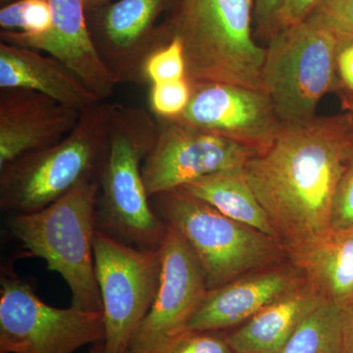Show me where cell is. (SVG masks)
<instances>
[{
  "mask_svg": "<svg viewBox=\"0 0 353 353\" xmlns=\"http://www.w3.org/2000/svg\"><path fill=\"white\" fill-rule=\"evenodd\" d=\"M353 145V113L283 124L245 165L248 185L288 248L331 230L334 194Z\"/></svg>",
  "mask_w": 353,
  "mask_h": 353,
  "instance_id": "obj_1",
  "label": "cell"
},
{
  "mask_svg": "<svg viewBox=\"0 0 353 353\" xmlns=\"http://www.w3.org/2000/svg\"><path fill=\"white\" fill-rule=\"evenodd\" d=\"M158 134L145 109L116 104L108 153L97 176V230L143 250H159L166 224L153 211L143 164Z\"/></svg>",
  "mask_w": 353,
  "mask_h": 353,
  "instance_id": "obj_2",
  "label": "cell"
},
{
  "mask_svg": "<svg viewBox=\"0 0 353 353\" xmlns=\"http://www.w3.org/2000/svg\"><path fill=\"white\" fill-rule=\"evenodd\" d=\"M253 7L254 0H178L168 22L182 41L190 83L264 90L266 50L252 37Z\"/></svg>",
  "mask_w": 353,
  "mask_h": 353,
  "instance_id": "obj_3",
  "label": "cell"
},
{
  "mask_svg": "<svg viewBox=\"0 0 353 353\" xmlns=\"http://www.w3.org/2000/svg\"><path fill=\"white\" fill-rule=\"evenodd\" d=\"M97 196V181H87L41 210L15 213L8 220L25 250L64 279L72 306L92 312H102L94 252Z\"/></svg>",
  "mask_w": 353,
  "mask_h": 353,
  "instance_id": "obj_4",
  "label": "cell"
},
{
  "mask_svg": "<svg viewBox=\"0 0 353 353\" xmlns=\"http://www.w3.org/2000/svg\"><path fill=\"white\" fill-rule=\"evenodd\" d=\"M116 104L102 101L88 108L57 145L0 169V208L14 214L36 212L79 183L97 181L108 153Z\"/></svg>",
  "mask_w": 353,
  "mask_h": 353,
  "instance_id": "obj_5",
  "label": "cell"
},
{
  "mask_svg": "<svg viewBox=\"0 0 353 353\" xmlns=\"http://www.w3.org/2000/svg\"><path fill=\"white\" fill-rule=\"evenodd\" d=\"M153 211L182 234L201 264L208 290L278 259L280 241L236 222L179 189L150 197Z\"/></svg>",
  "mask_w": 353,
  "mask_h": 353,
  "instance_id": "obj_6",
  "label": "cell"
},
{
  "mask_svg": "<svg viewBox=\"0 0 353 353\" xmlns=\"http://www.w3.org/2000/svg\"><path fill=\"white\" fill-rule=\"evenodd\" d=\"M340 41L305 19L274 32L265 50L262 85L282 124L316 117L323 97L339 83Z\"/></svg>",
  "mask_w": 353,
  "mask_h": 353,
  "instance_id": "obj_7",
  "label": "cell"
},
{
  "mask_svg": "<svg viewBox=\"0 0 353 353\" xmlns=\"http://www.w3.org/2000/svg\"><path fill=\"white\" fill-rule=\"evenodd\" d=\"M0 287V353H73L104 341L103 313L52 307L11 272Z\"/></svg>",
  "mask_w": 353,
  "mask_h": 353,
  "instance_id": "obj_8",
  "label": "cell"
},
{
  "mask_svg": "<svg viewBox=\"0 0 353 353\" xmlns=\"http://www.w3.org/2000/svg\"><path fill=\"white\" fill-rule=\"evenodd\" d=\"M94 252L105 327L103 353H127L157 294L161 250L134 248L97 230Z\"/></svg>",
  "mask_w": 353,
  "mask_h": 353,
  "instance_id": "obj_9",
  "label": "cell"
},
{
  "mask_svg": "<svg viewBox=\"0 0 353 353\" xmlns=\"http://www.w3.org/2000/svg\"><path fill=\"white\" fill-rule=\"evenodd\" d=\"M171 0H117L88 9L95 50L116 83L145 85L148 58L174 34L168 19L158 20Z\"/></svg>",
  "mask_w": 353,
  "mask_h": 353,
  "instance_id": "obj_10",
  "label": "cell"
},
{
  "mask_svg": "<svg viewBox=\"0 0 353 353\" xmlns=\"http://www.w3.org/2000/svg\"><path fill=\"white\" fill-rule=\"evenodd\" d=\"M155 118L157 141L143 164V180L150 197L182 189L213 174L243 169L257 152L250 146L175 120Z\"/></svg>",
  "mask_w": 353,
  "mask_h": 353,
  "instance_id": "obj_11",
  "label": "cell"
},
{
  "mask_svg": "<svg viewBox=\"0 0 353 353\" xmlns=\"http://www.w3.org/2000/svg\"><path fill=\"white\" fill-rule=\"evenodd\" d=\"M160 250L161 273L157 294L132 334L130 353L166 352L187 332L208 290L201 264L175 228L167 226Z\"/></svg>",
  "mask_w": 353,
  "mask_h": 353,
  "instance_id": "obj_12",
  "label": "cell"
},
{
  "mask_svg": "<svg viewBox=\"0 0 353 353\" xmlns=\"http://www.w3.org/2000/svg\"><path fill=\"white\" fill-rule=\"evenodd\" d=\"M173 120L256 152L273 141L283 125L265 90L223 83H192L187 108Z\"/></svg>",
  "mask_w": 353,
  "mask_h": 353,
  "instance_id": "obj_13",
  "label": "cell"
},
{
  "mask_svg": "<svg viewBox=\"0 0 353 353\" xmlns=\"http://www.w3.org/2000/svg\"><path fill=\"white\" fill-rule=\"evenodd\" d=\"M80 111L26 88H0V169L57 145L80 119Z\"/></svg>",
  "mask_w": 353,
  "mask_h": 353,
  "instance_id": "obj_14",
  "label": "cell"
},
{
  "mask_svg": "<svg viewBox=\"0 0 353 353\" xmlns=\"http://www.w3.org/2000/svg\"><path fill=\"white\" fill-rule=\"evenodd\" d=\"M301 283L290 272L276 269L208 290L187 331L220 332L243 324Z\"/></svg>",
  "mask_w": 353,
  "mask_h": 353,
  "instance_id": "obj_15",
  "label": "cell"
},
{
  "mask_svg": "<svg viewBox=\"0 0 353 353\" xmlns=\"http://www.w3.org/2000/svg\"><path fill=\"white\" fill-rule=\"evenodd\" d=\"M0 88L34 90L80 112L102 102L82 78L61 60L2 41Z\"/></svg>",
  "mask_w": 353,
  "mask_h": 353,
  "instance_id": "obj_16",
  "label": "cell"
},
{
  "mask_svg": "<svg viewBox=\"0 0 353 353\" xmlns=\"http://www.w3.org/2000/svg\"><path fill=\"white\" fill-rule=\"evenodd\" d=\"M50 6L52 32L41 52L68 65L95 95L106 101L112 97L116 83L95 50L85 0H50Z\"/></svg>",
  "mask_w": 353,
  "mask_h": 353,
  "instance_id": "obj_17",
  "label": "cell"
},
{
  "mask_svg": "<svg viewBox=\"0 0 353 353\" xmlns=\"http://www.w3.org/2000/svg\"><path fill=\"white\" fill-rule=\"evenodd\" d=\"M304 280L343 310L353 306V230L334 231L288 248Z\"/></svg>",
  "mask_w": 353,
  "mask_h": 353,
  "instance_id": "obj_18",
  "label": "cell"
},
{
  "mask_svg": "<svg viewBox=\"0 0 353 353\" xmlns=\"http://www.w3.org/2000/svg\"><path fill=\"white\" fill-rule=\"evenodd\" d=\"M324 301L303 279L225 338L234 353H280L304 318Z\"/></svg>",
  "mask_w": 353,
  "mask_h": 353,
  "instance_id": "obj_19",
  "label": "cell"
},
{
  "mask_svg": "<svg viewBox=\"0 0 353 353\" xmlns=\"http://www.w3.org/2000/svg\"><path fill=\"white\" fill-rule=\"evenodd\" d=\"M181 190L227 217L279 241L268 216L246 181L243 168L204 176Z\"/></svg>",
  "mask_w": 353,
  "mask_h": 353,
  "instance_id": "obj_20",
  "label": "cell"
},
{
  "mask_svg": "<svg viewBox=\"0 0 353 353\" xmlns=\"http://www.w3.org/2000/svg\"><path fill=\"white\" fill-rule=\"evenodd\" d=\"M50 0H17L0 9V41L39 51L52 32Z\"/></svg>",
  "mask_w": 353,
  "mask_h": 353,
  "instance_id": "obj_21",
  "label": "cell"
},
{
  "mask_svg": "<svg viewBox=\"0 0 353 353\" xmlns=\"http://www.w3.org/2000/svg\"><path fill=\"white\" fill-rule=\"evenodd\" d=\"M343 310L325 299L301 321L280 353H343Z\"/></svg>",
  "mask_w": 353,
  "mask_h": 353,
  "instance_id": "obj_22",
  "label": "cell"
},
{
  "mask_svg": "<svg viewBox=\"0 0 353 353\" xmlns=\"http://www.w3.org/2000/svg\"><path fill=\"white\" fill-rule=\"evenodd\" d=\"M146 83L171 82L187 78L185 53L182 41L174 36L166 46L155 51L145 66Z\"/></svg>",
  "mask_w": 353,
  "mask_h": 353,
  "instance_id": "obj_23",
  "label": "cell"
},
{
  "mask_svg": "<svg viewBox=\"0 0 353 353\" xmlns=\"http://www.w3.org/2000/svg\"><path fill=\"white\" fill-rule=\"evenodd\" d=\"M192 97L189 79L152 83L150 106L153 115L165 119H175L187 108Z\"/></svg>",
  "mask_w": 353,
  "mask_h": 353,
  "instance_id": "obj_24",
  "label": "cell"
},
{
  "mask_svg": "<svg viewBox=\"0 0 353 353\" xmlns=\"http://www.w3.org/2000/svg\"><path fill=\"white\" fill-rule=\"evenodd\" d=\"M307 18L333 32L341 43L353 41V0H322Z\"/></svg>",
  "mask_w": 353,
  "mask_h": 353,
  "instance_id": "obj_25",
  "label": "cell"
},
{
  "mask_svg": "<svg viewBox=\"0 0 353 353\" xmlns=\"http://www.w3.org/2000/svg\"><path fill=\"white\" fill-rule=\"evenodd\" d=\"M331 230H353V145L334 194L331 214Z\"/></svg>",
  "mask_w": 353,
  "mask_h": 353,
  "instance_id": "obj_26",
  "label": "cell"
},
{
  "mask_svg": "<svg viewBox=\"0 0 353 353\" xmlns=\"http://www.w3.org/2000/svg\"><path fill=\"white\" fill-rule=\"evenodd\" d=\"M165 353H234L218 332L187 331Z\"/></svg>",
  "mask_w": 353,
  "mask_h": 353,
  "instance_id": "obj_27",
  "label": "cell"
},
{
  "mask_svg": "<svg viewBox=\"0 0 353 353\" xmlns=\"http://www.w3.org/2000/svg\"><path fill=\"white\" fill-rule=\"evenodd\" d=\"M321 1L322 0H284V6L279 20V28L303 22Z\"/></svg>",
  "mask_w": 353,
  "mask_h": 353,
  "instance_id": "obj_28",
  "label": "cell"
},
{
  "mask_svg": "<svg viewBox=\"0 0 353 353\" xmlns=\"http://www.w3.org/2000/svg\"><path fill=\"white\" fill-rule=\"evenodd\" d=\"M284 0H254V12L263 28H279Z\"/></svg>",
  "mask_w": 353,
  "mask_h": 353,
  "instance_id": "obj_29",
  "label": "cell"
},
{
  "mask_svg": "<svg viewBox=\"0 0 353 353\" xmlns=\"http://www.w3.org/2000/svg\"><path fill=\"white\" fill-rule=\"evenodd\" d=\"M339 80L353 92V41L340 44L336 58Z\"/></svg>",
  "mask_w": 353,
  "mask_h": 353,
  "instance_id": "obj_30",
  "label": "cell"
},
{
  "mask_svg": "<svg viewBox=\"0 0 353 353\" xmlns=\"http://www.w3.org/2000/svg\"><path fill=\"white\" fill-rule=\"evenodd\" d=\"M343 353H353V306L343 310Z\"/></svg>",
  "mask_w": 353,
  "mask_h": 353,
  "instance_id": "obj_31",
  "label": "cell"
},
{
  "mask_svg": "<svg viewBox=\"0 0 353 353\" xmlns=\"http://www.w3.org/2000/svg\"><path fill=\"white\" fill-rule=\"evenodd\" d=\"M112 1V0H85V8L92 9L97 8V7L104 6V4H108L109 2Z\"/></svg>",
  "mask_w": 353,
  "mask_h": 353,
  "instance_id": "obj_32",
  "label": "cell"
},
{
  "mask_svg": "<svg viewBox=\"0 0 353 353\" xmlns=\"http://www.w3.org/2000/svg\"><path fill=\"white\" fill-rule=\"evenodd\" d=\"M104 352V345L103 341H99V343H95L92 345V348H90V352L88 353H103Z\"/></svg>",
  "mask_w": 353,
  "mask_h": 353,
  "instance_id": "obj_33",
  "label": "cell"
},
{
  "mask_svg": "<svg viewBox=\"0 0 353 353\" xmlns=\"http://www.w3.org/2000/svg\"><path fill=\"white\" fill-rule=\"evenodd\" d=\"M14 1H17V0H0V4L1 6H7V4L12 3Z\"/></svg>",
  "mask_w": 353,
  "mask_h": 353,
  "instance_id": "obj_34",
  "label": "cell"
},
{
  "mask_svg": "<svg viewBox=\"0 0 353 353\" xmlns=\"http://www.w3.org/2000/svg\"><path fill=\"white\" fill-rule=\"evenodd\" d=\"M127 353H130V352H127Z\"/></svg>",
  "mask_w": 353,
  "mask_h": 353,
  "instance_id": "obj_35",
  "label": "cell"
}]
</instances>
